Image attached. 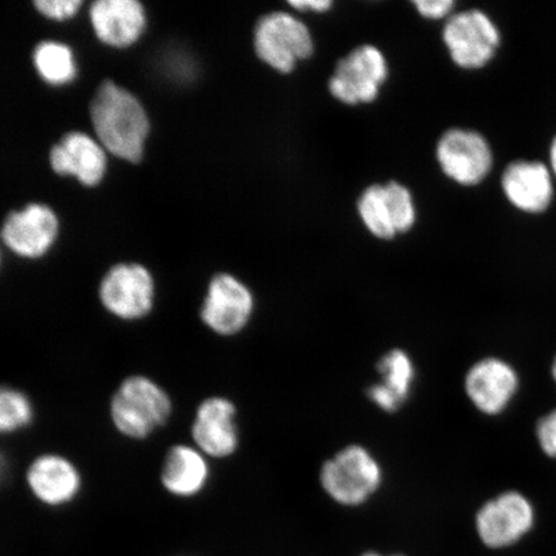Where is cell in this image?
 Returning a JSON list of instances; mask_svg holds the SVG:
<instances>
[{
  "mask_svg": "<svg viewBox=\"0 0 556 556\" xmlns=\"http://www.w3.org/2000/svg\"><path fill=\"white\" fill-rule=\"evenodd\" d=\"M94 137L109 155L130 164L141 162L150 136V117L141 101L115 81L97 88L89 109Z\"/></svg>",
  "mask_w": 556,
  "mask_h": 556,
  "instance_id": "cell-1",
  "label": "cell"
},
{
  "mask_svg": "<svg viewBox=\"0 0 556 556\" xmlns=\"http://www.w3.org/2000/svg\"><path fill=\"white\" fill-rule=\"evenodd\" d=\"M173 409L170 394L162 384L136 374L115 389L109 415L117 433L131 441H144L168 424Z\"/></svg>",
  "mask_w": 556,
  "mask_h": 556,
  "instance_id": "cell-2",
  "label": "cell"
},
{
  "mask_svg": "<svg viewBox=\"0 0 556 556\" xmlns=\"http://www.w3.org/2000/svg\"><path fill=\"white\" fill-rule=\"evenodd\" d=\"M384 471L372 452L363 444H350L337 452L319 470V483L333 503L363 506L377 495Z\"/></svg>",
  "mask_w": 556,
  "mask_h": 556,
  "instance_id": "cell-3",
  "label": "cell"
},
{
  "mask_svg": "<svg viewBox=\"0 0 556 556\" xmlns=\"http://www.w3.org/2000/svg\"><path fill=\"white\" fill-rule=\"evenodd\" d=\"M99 301L122 323L143 321L155 308V277L143 264L117 263L101 278Z\"/></svg>",
  "mask_w": 556,
  "mask_h": 556,
  "instance_id": "cell-4",
  "label": "cell"
},
{
  "mask_svg": "<svg viewBox=\"0 0 556 556\" xmlns=\"http://www.w3.org/2000/svg\"><path fill=\"white\" fill-rule=\"evenodd\" d=\"M475 526L479 541L486 548L506 551L533 531L536 510L523 493L506 491L479 507Z\"/></svg>",
  "mask_w": 556,
  "mask_h": 556,
  "instance_id": "cell-5",
  "label": "cell"
},
{
  "mask_svg": "<svg viewBox=\"0 0 556 556\" xmlns=\"http://www.w3.org/2000/svg\"><path fill=\"white\" fill-rule=\"evenodd\" d=\"M254 50L264 64L289 74L299 61L311 58L315 46L302 21L288 12H273L256 24Z\"/></svg>",
  "mask_w": 556,
  "mask_h": 556,
  "instance_id": "cell-6",
  "label": "cell"
},
{
  "mask_svg": "<svg viewBox=\"0 0 556 556\" xmlns=\"http://www.w3.org/2000/svg\"><path fill=\"white\" fill-rule=\"evenodd\" d=\"M254 312L252 290L233 275L218 274L207 285L200 319L215 336L232 338L248 328Z\"/></svg>",
  "mask_w": 556,
  "mask_h": 556,
  "instance_id": "cell-7",
  "label": "cell"
},
{
  "mask_svg": "<svg viewBox=\"0 0 556 556\" xmlns=\"http://www.w3.org/2000/svg\"><path fill=\"white\" fill-rule=\"evenodd\" d=\"M443 40L452 61L467 70L484 67L495 58L502 37L493 21L479 10H469L450 17Z\"/></svg>",
  "mask_w": 556,
  "mask_h": 556,
  "instance_id": "cell-8",
  "label": "cell"
},
{
  "mask_svg": "<svg viewBox=\"0 0 556 556\" xmlns=\"http://www.w3.org/2000/svg\"><path fill=\"white\" fill-rule=\"evenodd\" d=\"M60 219L51 206L27 204L9 214L0 229V240L23 260H40L51 252L60 236Z\"/></svg>",
  "mask_w": 556,
  "mask_h": 556,
  "instance_id": "cell-9",
  "label": "cell"
},
{
  "mask_svg": "<svg viewBox=\"0 0 556 556\" xmlns=\"http://www.w3.org/2000/svg\"><path fill=\"white\" fill-rule=\"evenodd\" d=\"M358 212L368 231L382 240L407 232L416 220L413 194L399 182L368 187L361 194Z\"/></svg>",
  "mask_w": 556,
  "mask_h": 556,
  "instance_id": "cell-10",
  "label": "cell"
},
{
  "mask_svg": "<svg viewBox=\"0 0 556 556\" xmlns=\"http://www.w3.org/2000/svg\"><path fill=\"white\" fill-rule=\"evenodd\" d=\"M388 76L384 54L374 46L356 48L338 62L329 83L330 92L346 104L370 103Z\"/></svg>",
  "mask_w": 556,
  "mask_h": 556,
  "instance_id": "cell-11",
  "label": "cell"
},
{
  "mask_svg": "<svg viewBox=\"0 0 556 556\" xmlns=\"http://www.w3.org/2000/svg\"><path fill=\"white\" fill-rule=\"evenodd\" d=\"M191 438L193 446L208 458L231 457L240 446L238 407L222 395L205 399L194 413Z\"/></svg>",
  "mask_w": 556,
  "mask_h": 556,
  "instance_id": "cell-12",
  "label": "cell"
},
{
  "mask_svg": "<svg viewBox=\"0 0 556 556\" xmlns=\"http://www.w3.org/2000/svg\"><path fill=\"white\" fill-rule=\"evenodd\" d=\"M437 159L443 173L463 186L481 184L493 164L490 143L482 135L468 129L446 131L437 144Z\"/></svg>",
  "mask_w": 556,
  "mask_h": 556,
  "instance_id": "cell-13",
  "label": "cell"
},
{
  "mask_svg": "<svg viewBox=\"0 0 556 556\" xmlns=\"http://www.w3.org/2000/svg\"><path fill=\"white\" fill-rule=\"evenodd\" d=\"M25 479L33 497L52 509L73 504L85 484L78 465L55 452L35 457L26 469Z\"/></svg>",
  "mask_w": 556,
  "mask_h": 556,
  "instance_id": "cell-14",
  "label": "cell"
},
{
  "mask_svg": "<svg viewBox=\"0 0 556 556\" xmlns=\"http://www.w3.org/2000/svg\"><path fill=\"white\" fill-rule=\"evenodd\" d=\"M465 393L479 413L503 414L519 389L516 368L497 357H486L472 365L464 380Z\"/></svg>",
  "mask_w": 556,
  "mask_h": 556,
  "instance_id": "cell-15",
  "label": "cell"
},
{
  "mask_svg": "<svg viewBox=\"0 0 556 556\" xmlns=\"http://www.w3.org/2000/svg\"><path fill=\"white\" fill-rule=\"evenodd\" d=\"M50 165L59 176L72 177L83 186H99L109 168V154L86 131H68L50 152Z\"/></svg>",
  "mask_w": 556,
  "mask_h": 556,
  "instance_id": "cell-16",
  "label": "cell"
},
{
  "mask_svg": "<svg viewBox=\"0 0 556 556\" xmlns=\"http://www.w3.org/2000/svg\"><path fill=\"white\" fill-rule=\"evenodd\" d=\"M88 16L97 39L116 50L135 46L148 27V13L137 0H97Z\"/></svg>",
  "mask_w": 556,
  "mask_h": 556,
  "instance_id": "cell-17",
  "label": "cell"
},
{
  "mask_svg": "<svg viewBox=\"0 0 556 556\" xmlns=\"http://www.w3.org/2000/svg\"><path fill=\"white\" fill-rule=\"evenodd\" d=\"M502 186L507 201L520 212L539 214L552 204V174L544 163L518 160L507 165Z\"/></svg>",
  "mask_w": 556,
  "mask_h": 556,
  "instance_id": "cell-18",
  "label": "cell"
},
{
  "mask_svg": "<svg viewBox=\"0 0 556 556\" xmlns=\"http://www.w3.org/2000/svg\"><path fill=\"white\" fill-rule=\"evenodd\" d=\"M208 457L193 444H174L166 452L160 482L169 495L192 498L201 495L211 482Z\"/></svg>",
  "mask_w": 556,
  "mask_h": 556,
  "instance_id": "cell-19",
  "label": "cell"
},
{
  "mask_svg": "<svg viewBox=\"0 0 556 556\" xmlns=\"http://www.w3.org/2000/svg\"><path fill=\"white\" fill-rule=\"evenodd\" d=\"M33 65L39 78L52 87H65L78 76L73 48L59 40H43L34 48Z\"/></svg>",
  "mask_w": 556,
  "mask_h": 556,
  "instance_id": "cell-20",
  "label": "cell"
},
{
  "mask_svg": "<svg viewBox=\"0 0 556 556\" xmlns=\"http://www.w3.org/2000/svg\"><path fill=\"white\" fill-rule=\"evenodd\" d=\"M30 395L12 386L0 384V437L23 432L35 420Z\"/></svg>",
  "mask_w": 556,
  "mask_h": 556,
  "instance_id": "cell-21",
  "label": "cell"
},
{
  "mask_svg": "<svg viewBox=\"0 0 556 556\" xmlns=\"http://www.w3.org/2000/svg\"><path fill=\"white\" fill-rule=\"evenodd\" d=\"M381 386L397 395L405 403L412 395L416 379V368L412 356L403 350H392L378 363Z\"/></svg>",
  "mask_w": 556,
  "mask_h": 556,
  "instance_id": "cell-22",
  "label": "cell"
},
{
  "mask_svg": "<svg viewBox=\"0 0 556 556\" xmlns=\"http://www.w3.org/2000/svg\"><path fill=\"white\" fill-rule=\"evenodd\" d=\"M83 4L81 0H37L34 9L47 20L64 23L78 15Z\"/></svg>",
  "mask_w": 556,
  "mask_h": 556,
  "instance_id": "cell-23",
  "label": "cell"
},
{
  "mask_svg": "<svg viewBox=\"0 0 556 556\" xmlns=\"http://www.w3.org/2000/svg\"><path fill=\"white\" fill-rule=\"evenodd\" d=\"M536 438L542 452L548 457L556 458V408L538 421Z\"/></svg>",
  "mask_w": 556,
  "mask_h": 556,
  "instance_id": "cell-24",
  "label": "cell"
},
{
  "mask_svg": "<svg viewBox=\"0 0 556 556\" xmlns=\"http://www.w3.org/2000/svg\"><path fill=\"white\" fill-rule=\"evenodd\" d=\"M367 395L375 406L387 414L397 413L403 405L397 395L381 386L380 382L368 388Z\"/></svg>",
  "mask_w": 556,
  "mask_h": 556,
  "instance_id": "cell-25",
  "label": "cell"
},
{
  "mask_svg": "<svg viewBox=\"0 0 556 556\" xmlns=\"http://www.w3.org/2000/svg\"><path fill=\"white\" fill-rule=\"evenodd\" d=\"M414 4L417 12L429 20L447 17L455 7V2L452 0H417Z\"/></svg>",
  "mask_w": 556,
  "mask_h": 556,
  "instance_id": "cell-26",
  "label": "cell"
},
{
  "mask_svg": "<svg viewBox=\"0 0 556 556\" xmlns=\"http://www.w3.org/2000/svg\"><path fill=\"white\" fill-rule=\"evenodd\" d=\"M290 5L302 12H325L332 5L329 0H291Z\"/></svg>",
  "mask_w": 556,
  "mask_h": 556,
  "instance_id": "cell-27",
  "label": "cell"
},
{
  "mask_svg": "<svg viewBox=\"0 0 556 556\" xmlns=\"http://www.w3.org/2000/svg\"><path fill=\"white\" fill-rule=\"evenodd\" d=\"M7 471H9V460H7L3 452L0 451V483L3 482V479L7 476Z\"/></svg>",
  "mask_w": 556,
  "mask_h": 556,
  "instance_id": "cell-28",
  "label": "cell"
},
{
  "mask_svg": "<svg viewBox=\"0 0 556 556\" xmlns=\"http://www.w3.org/2000/svg\"><path fill=\"white\" fill-rule=\"evenodd\" d=\"M551 164H552V169L556 176V137L554 138V141H553L552 148H551Z\"/></svg>",
  "mask_w": 556,
  "mask_h": 556,
  "instance_id": "cell-29",
  "label": "cell"
},
{
  "mask_svg": "<svg viewBox=\"0 0 556 556\" xmlns=\"http://www.w3.org/2000/svg\"><path fill=\"white\" fill-rule=\"evenodd\" d=\"M361 556H405V555H402V554H391V555H384V554H380V553H377V552H367Z\"/></svg>",
  "mask_w": 556,
  "mask_h": 556,
  "instance_id": "cell-30",
  "label": "cell"
},
{
  "mask_svg": "<svg viewBox=\"0 0 556 556\" xmlns=\"http://www.w3.org/2000/svg\"><path fill=\"white\" fill-rule=\"evenodd\" d=\"M552 375H553L554 381L556 382V357H555L553 366H552Z\"/></svg>",
  "mask_w": 556,
  "mask_h": 556,
  "instance_id": "cell-31",
  "label": "cell"
},
{
  "mask_svg": "<svg viewBox=\"0 0 556 556\" xmlns=\"http://www.w3.org/2000/svg\"><path fill=\"white\" fill-rule=\"evenodd\" d=\"M0 267H2V248H0Z\"/></svg>",
  "mask_w": 556,
  "mask_h": 556,
  "instance_id": "cell-32",
  "label": "cell"
}]
</instances>
